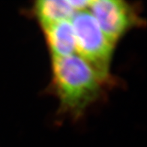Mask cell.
<instances>
[{"label": "cell", "instance_id": "1", "mask_svg": "<svg viewBox=\"0 0 147 147\" xmlns=\"http://www.w3.org/2000/svg\"><path fill=\"white\" fill-rule=\"evenodd\" d=\"M53 83L63 110L80 116L96 101L105 81L78 54L52 59Z\"/></svg>", "mask_w": 147, "mask_h": 147}, {"label": "cell", "instance_id": "2", "mask_svg": "<svg viewBox=\"0 0 147 147\" xmlns=\"http://www.w3.org/2000/svg\"><path fill=\"white\" fill-rule=\"evenodd\" d=\"M76 51L105 81L109 78L114 44L107 38L89 11L76 12L71 20Z\"/></svg>", "mask_w": 147, "mask_h": 147}, {"label": "cell", "instance_id": "3", "mask_svg": "<svg viewBox=\"0 0 147 147\" xmlns=\"http://www.w3.org/2000/svg\"><path fill=\"white\" fill-rule=\"evenodd\" d=\"M89 9L103 32L114 45L130 29L141 23L133 6L121 0L91 1Z\"/></svg>", "mask_w": 147, "mask_h": 147}, {"label": "cell", "instance_id": "4", "mask_svg": "<svg viewBox=\"0 0 147 147\" xmlns=\"http://www.w3.org/2000/svg\"><path fill=\"white\" fill-rule=\"evenodd\" d=\"M52 59L74 54L75 35L71 20L59 22L43 28Z\"/></svg>", "mask_w": 147, "mask_h": 147}, {"label": "cell", "instance_id": "5", "mask_svg": "<svg viewBox=\"0 0 147 147\" xmlns=\"http://www.w3.org/2000/svg\"><path fill=\"white\" fill-rule=\"evenodd\" d=\"M34 12L42 28L59 22L71 20L76 11L68 0H42L34 6Z\"/></svg>", "mask_w": 147, "mask_h": 147}]
</instances>
